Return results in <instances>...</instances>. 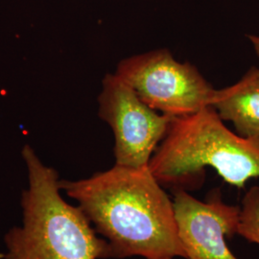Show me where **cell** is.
<instances>
[{
	"instance_id": "cell-1",
	"label": "cell",
	"mask_w": 259,
	"mask_h": 259,
	"mask_svg": "<svg viewBox=\"0 0 259 259\" xmlns=\"http://www.w3.org/2000/svg\"><path fill=\"white\" fill-rule=\"evenodd\" d=\"M60 187L108 242L110 258L186 259L174 202L150 167L114 164L82 180H61Z\"/></svg>"
},
{
	"instance_id": "cell-2",
	"label": "cell",
	"mask_w": 259,
	"mask_h": 259,
	"mask_svg": "<svg viewBox=\"0 0 259 259\" xmlns=\"http://www.w3.org/2000/svg\"><path fill=\"white\" fill-rule=\"evenodd\" d=\"M21 155L27 172L21 194L22 222L5 235L3 259L110 258L108 242L98 237L79 206L63 198L55 169L28 144Z\"/></svg>"
},
{
	"instance_id": "cell-3",
	"label": "cell",
	"mask_w": 259,
	"mask_h": 259,
	"mask_svg": "<svg viewBox=\"0 0 259 259\" xmlns=\"http://www.w3.org/2000/svg\"><path fill=\"white\" fill-rule=\"evenodd\" d=\"M149 167L161 185L175 189L200 185L205 167L242 189L250 179L259 178V141L232 133L208 106L173 118Z\"/></svg>"
},
{
	"instance_id": "cell-4",
	"label": "cell",
	"mask_w": 259,
	"mask_h": 259,
	"mask_svg": "<svg viewBox=\"0 0 259 259\" xmlns=\"http://www.w3.org/2000/svg\"><path fill=\"white\" fill-rule=\"evenodd\" d=\"M150 108L173 118L210 106L215 89L194 65L160 48L121 60L114 72Z\"/></svg>"
},
{
	"instance_id": "cell-5",
	"label": "cell",
	"mask_w": 259,
	"mask_h": 259,
	"mask_svg": "<svg viewBox=\"0 0 259 259\" xmlns=\"http://www.w3.org/2000/svg\"><path fill=\"white\" fill-rule=\"evenodd\" d=\"M98 115L112 131L115 164L137 168L149 166L173 120L150 108L115 73L103 79Z\"/></svg>"
},
{
	"instance_id": "cell-6",
	"label": "cell",
	"mask_w": 259,
	"mask_h": 259,
	"mask_svg": "<svg viewBox=\"0 0 259 259\" xmlns=\"http://www.w3.org/2000/svg\"><path fill=\"white\" fill-rule=\"evenodd\" d=\"M173 202L186 259H238L229 249L226 238L237 234L240 206L226 204L219 189L202 202L185 189L176 188Z\"/></svg>"
},
{
	"instance_id": "cell-7",
	"label": "cell",
	"mask_w": 259,
	"mask_h": 259,
	"mask_svg": "<svg viewBox=\"0 0 259 259\" xmlns=\"http://www.w3.org/2000/svg\"><path fill=\"white\" fill-rule=\"evenodd\" d=\"M210 107L236 133L259 141V67H251L237 83L214 91Z\"/></svg>"
},
{
	"instance_id": "cell-8",
	"label": "cell",
	"mask_w": 259,
	"mask_h": 259,
	"mask_svg": "<svg viewBox=\"0 0 259 259\" xmlns=\"http://www.w3.org/2000/svg\"><path fill=\"white\" fill-rule=\"evenodd\" d=\"M237 234L259 245V186H251L242 200Z\"/></svg>"
},
{
	"instance_id": "cell-9",
	"label": "cell",
	"mask_w": 259,
	"mask_h": 259,
	"mask_svg": "<svg viewBox=\"0 0 259 259\" xmlns=\"http://www.w3.org/2000/svg\"><path fill=\"white\" fill-rule=\"evenodd\" d=\"M247 37L250 40V45L252 46V48L255 52L256 56L259 59V36L257 35H247Z\"/></svg>"
},
{
	"instance_id": "cell-10",
	"label": "cell",
	"mask_w": 259,
	"mask_h": 259,
	"mask_svg": "<svg viewBox=\"0 0 259 259\" xmlns=\"http://www.w3.org/2000/svg\"><path fill=\"white\" fill-rule=\"evenodd\" d=\"M4 257V254L3 253H0V259H3Z\"/></svg>"
}]
</instances>
